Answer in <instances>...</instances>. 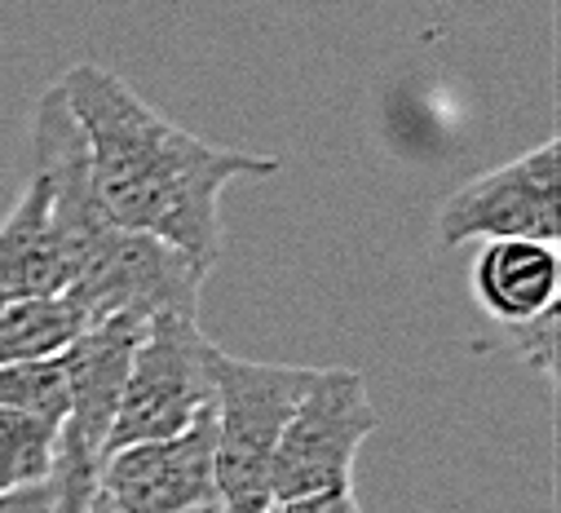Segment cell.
Here are the masks:
<instances>
[{
	"instance_id": "3",
	"label": "cell",
	"mask_w": 561,
	"mask_h": 513,
	"mask_svg": "<svg viewBox=\"0 0 561 513\" xmlns=\"http://www.w3.org/2000/svg\"><path fill=\"white\" fill-rule=\"evenodd\" d=\"M217 345L199 328V315H156L133 350L124 395L106 434V452L182 434L213 403Z\"/></svg>"
},
{
	"instance_id": "5",
	"label": "cell",
	"mask_w": 561,
	"mask_h": 513,
	"mask_svg": "<svg viewBox=\"0 0 561 513\" xmlns=\"http://www.w3.org/2000/svg\"><path fill=\"white\" fill-rule=\"evenodd\" d=\"M495 239H561V142L548 138L526 156L478 173L438 208V243H495Z\"/></svg>"
},
{
	"instance_id": "13",
	"label": "cell",
	"mask_w": 561,
	"mask_h": 513,
	"mask_svg": "<svg viewBox=\"0 0 561 513\" xmlns=\"http://www.w3.org/2000/svg\"><path fill=\"white\" fill-rule=\"evenodd\" d=\"M557 332H561V301L548 306L543 315L526 319V323L504 328L513 354H517L530 372H539V376H557Z\"/></svg>"
},
{
	"instance_id": "9",
	"label": "cell",
	"mask_w": 561,
	"mask_h": 513,
	"mask_svg": "<svg viewBox=\"0 0 561 513\" xmlns=\"http://www.w3.org/2000/svg\"><path fill=\"white\" fill-rule=\"evenodd\" d=\"M473 297L500 323H526L561 301V256L557 243L539 239H495L473 256Z\"/></svg>"
},
{
	"instance_id": "2",
	"label": "cell",
	"mask_w": 561,
	"mask_h": 513,
	"mask_svg": "<svg viewBox=\"0 0 561 513\" xmlns=\"http://www.w3.org/2000/svg\"><path fill=\"white\" fill-rule=\"evenodd\" d=\"M319 367L261 363L217 350L213 421H217V500L221 513H270V460Z\"/></svg>"
},
{
	"instance_id": "8",
	"label": "cell",
	"mask_w": 561,
	"mask_h": 513,
	"mask_svg": "<svg viewBox=\"0 0 561 513\" xmlns=\"http://www.w3.org/2000/svg\"><path fill=\"white\" fill-rule=\"evenodd\" d=\"M67 293V256L49 213V191L32 173L19 204L0 221V310Z\"/></svg>"
},
{
	"instance_id": "12",
	"label": "cell",
	"mask_w": 561,
	"mask_h": 513,
	"mask_svg": "<svg viewBox=\"0 0 561 513\" xmlns=\"http://www.w3.org/2000/svg\"><path fill=\"white\" fill-rule=\"evenodd\" d=\"M0 408L27 412L49 430H62L67 421V376L62 354L32 358V363H5L0 367Z\"/></svg>"
},
{
	"instance_id": "11",
	"label": "cell",
	"mask_w": 561,
	"mask_h": 513,
	"mask_svg": "<svg viewBox=\"0 0 561 513\" xmlns=\"http://www.w3.org/2000/svg\"><path fill=\"white\" fill-rule=\"evenodd\" d=\"M58 469V430L27 412L0 408V495L49 482Z\"/></svg>"
},
{
	"instance_id": "16",
	"label": "cell",
	"mask_w": 561,
	"mask_h": 513,
	"mask_svg": "<svg viewBox=\"0 0 561 513\" xmlns=\"http://www.w3.org/2000/svg\"><path fill=\"white\" fill-rule=\"evenodd\" d=\"M274 513H363L350 491H332V495H310V500H293V504H274Z\"/></svg>"
},
{
	"instance_id": "15",
	"label": "cell",
	"mask_w": 561,
	"mask_h": 513,
	"mask_svg": "<svg viewBox=\"0 0 561 513\" xmlns=\"http://www.w3.org/2000/svg\"><path fill=\"white\" fill-rule=\"evenodd\" d=\"M54 500H58V482L49 478L23 491H5L0 495V513H54Z\"/></svg>"
},
{
	"instance_id": "1",
	"label": "cell",
	"mask_w": 561,
	"mask_h": 513,
	"mask_svg": "<svg viewBox=\"0 0 561 513\" xmlns=\"http://www.w3.org/2000/svg\"><path fill=\"white\" fill-rule=\"evenodd\" d=\"M58 93L84 138L102 213L119 230L178 248L204 271L221 252V191L239 178H274L284 169L274 156L186 134L98 62L67 67Z\"/></svg>"
},
{
	"instance_id": "4",
	"label": "cell",
	"mask_w": 561,
	"mask_h": 513,
	"mask_svg": "<svg viewBox=\"0 0 561 513\" xmlns=\"http://www.w3.org/2000/svg\"><path fill=\"white\" fill-rule=\"evenodd\" d=\"M376 421L380 417L367 395L363 372L319 367L284 430V438L274 447V460H270L274 504L350 491L358 447L371 438Z\"/></svg>"
},
{
	"instance_id": "10",
	"label": "cell",
	"mask_w": 561,
	"mask_h": 513,
	"mask_svg": "<svg viewBox=\"0 0 561 513\" xmlns=\"http://www.w3.org/2000/svg\"><path fill=\"white\" fill-rule=\"evenodd\" d=\"M80 328H84V319L62 297L19 301L10 310H0V367L5 363H32V358H54L76 341Z\"/></svg>"
},
{
	"instance_id": "6",
	"label": "cell",
	"mask_w": 561,
	"mask_h": 513,
	"mask_svg": "<svg viewBox=\"0 0 561 513\" xmlns=\"http://www.w3.org/2000/svg\"><path fill=\"white\" fill-rule=\"evenodd\" d=\"M98 491L119 513H221L213 403L173 438L111 452L98 465Z\"/></svg>"
},
{
	"instance_id": "7",
	"label": "cell",
	"mask_w": 561,
	"mask_h": 513,
	"mask_svg": "<svg viewBox=\"0 0 561 513\" xmlns=\"http://www.w3.org/2000/svg\"><path fill=\"white\" fill-rule=\"evenodd\" d=\"M147 332V319L115 315L102 323H89L76 332V341L62 350V376H67V421L58 430L62 443H76L89 460L102 465L106 434L128 380L133 350Z\"/></svg>"
},
{
	"instance_id": "17",
	"label": "cell",
	"mask_w": 561,
	"mask_h": 513,
	"mask_svg": "<svg viewBox=\"0 0 561 513\" xmlns=\"http://www.w3.org/2000/svg\"><path fill=\"white\" fill-rule=\"evenodd\" d=\"M84 513H119V509H115V504H111V500H106V495H102V491L93 487V495H89V504H84Z\"/></svg>"
},
{
	"instance_id": "14",
	"label": "cell",
	"mask_w": 561,
	"mask_h": 513,
	"mask_svg": "<svg viewBox=\"0 0 561 513\" xmlns=\"http://www.w3.org/2000/svg\"><path fill=\"white\" fill-rule=\"evenodd\" d=\"M54 482H58V500H54V513H84L93 487H98V460H89L76 443H62L58 438V469H54Z\"/></svg>"
}]
</instances>
